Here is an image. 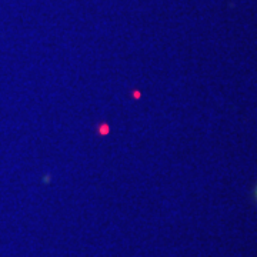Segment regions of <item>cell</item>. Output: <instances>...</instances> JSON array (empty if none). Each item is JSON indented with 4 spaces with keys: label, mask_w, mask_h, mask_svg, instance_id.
Returning a JSON list of instances; mask_svg holds the SVG:
<instances>
[{
    "label": "cell",
    "mask_w": 257,
    "mask_h": 257,
    "mask_svg": "<svg viewBox=\"0 0 257 257\" xmlns=\"http://www.w3.org/2000/svg\"><path fill=\"white\" fill-rule=\"evenodd\" d=\"M256 199H257V187H256Z\"/></svg>",
    "instance_id": "obj_1"
}]
</instances>
